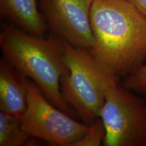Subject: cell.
<instances>
[{"mask_svg": "<svg viewBox=\"0 0 146 146\" xmlns=\"http://www.w3.org/2000/svg\"><path fill=\"white\" fill-rule=\"evenodd\" d=\"M122 85L131 91L146 96V64H143L124 76Z\"/></svg>", "mask_w": 146, "mask_h": 146, "instance_id": "11", "label": "cell"}, {"mask_svg": "<svg viewBox=\"0 0 146 146\" xmlns=\"http://www.w3.org/2000/svg\"><path fill=\"white\" fill-rule=\"evenodd\" d=\"M89 52L108 74L125 76L146 59V17L129 0H94Z\"/></svg>", "mask_w": 146, "mask_h": 146, "instance_id": "1", "label": "cell"}, {"mask_svg": "<svg viewBox=\"0 0 146 146\" xmlns=\"http://www.w3.org/2000/svg\"><path fill=\"white\" fill-rule=\"evenodd\" d=\"M0 48L7 61L36 84L58 108L74 117L75 112L64 100L60 82L68 72L62 39L38 36L18 27H8L0 35Z\"/></svg>", "mask_w": 146, "mask_h": 146, "instance_id": "2", "label": "cell"}, {"mask_svg": "<svg viewBox=\"0 0 146 146\" xmlns=\"http://www.w3.org/2000/svg\"><path fill=\"white\" fill-rule=\"evenodd\" d=\"M72 117L53 104L39 87L29 81L27 106L21 121L31 137L51 145L73 146L87 132L89 125Z\"/></svg>", "mask_w": 146, "mask_h": 146, "instance_id": "5", "label": "cell"}, {"mask_svg": "<svg viewBox=\"0 0 146 146\" xmlns=\"http://www.w3.org/2000/svg\"><path fill=\"white\" fill-rule=\"evenodd\" d=\"M110 82L100 118L106 129L105 146H146V103L133 91Z\"/></svg>", "mask_w": 146, "mask_h": 146, "instance_id": "4", "label": "cell"}, {"mask_svg": "<svg viewBox=\"0 0 146 146\" xmlns=\"http://www.w3.org/2000/svg\"><path fill=\"white\" fill-rule=\"evenodd\" d=\"M62 39L68 72L60 82L64 101L83 123L90 125L100 118L107 87L113 76L98 62L88 49L70 44Z\"/></svg>", "mask_w": 146, "mask_h": 146, "instance_id": "3", "label": "cell"}, {"mask_svg": "<svg viewBox=\"0 0 146 146\" xmlns=\"http://www.w3.org/2000/svg\"><path fill=\"white\" fill-rule=\"evenodd\" d=\"M31 138L22 127L21 117L0 111V146L25 145Z\"/></svg>", "mask_w": 146, "mask_h": 146, "instance_id": "9", "label": "cell"}, {"mask_svg": "<svg viewBox=\"0 0 146 146\" xmlns=\"http://www.w3.org/2000/svg\"><path fill=\"white\" fill-rule=\"evenodd\" d=\"M106 134V129L100 118L89 125L85 135L76 142L73 146H100L103 145Z\"/></svg>", "mask_w": 146, "mask_h": 146, "instance_id": "10", "label": "cell"}, {"mask_svg": "<svg viewBox=\"0 0 146 146\" xmlns=\"http://www.w3.org/2000/svg\"><path fill=\"white\" fill-rule=\"evenodd\" d=\"M27 76L4 58L0 60V110L21 117L27 106Z\"/></svg>", "mask_w": 146, "mask_h": 146, "instance_id": "7", "label": "cell"}, {"mask_svg": "<svg viewBox=\"0 0 146 146\" xmlns=\"http://www.w3.org/2000/svg\"><path fill=\"white\" fill-rule=\"evenodd\" d=\"M39 3L45 21L56 35L74 46L91 48L94 0H39Z\"/></svg>", "mask_w": 146, "mask_h": 146, "instance_id": "6", "label": "cell"}, {"mask_svg": "<svg viewBox=\"0 0 146 146\" xmlns=\"http://www.w3.org/2000/svg\"><path fill=\"white\" fill-rule=\"evenodd\" d=\"M146 17V0H129Z\"/></svg>", "mask_w": 146, "mask_h": 146, "instance_id": "12", "label": "cell"}, {"mask_svg": "<svg viewBox=\"0 0 146 146\" xmlns=\"http://www.w3.org/2000/svg\"><path fill=\"white\" fill-rule=\"evenodd\" d=\"M39 0H0V13L24 31L44 36L47 23L38 8Z\"/></svg>", "mask_w": 146, "mask_h": 146, "instance_id": "8", "label": "cell"}]
</instances>
